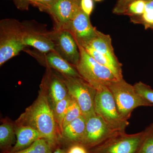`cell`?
<instances>
[{
  "mask_svg": "<svg viewBox=\"0 0 153 153\" xmlns=\"http://www.w3.org/2000/svg\"><path fill=\"white\" fill-rule=\"evenodd\" d=\"M52 149L44 139L40 138L35 141L29 147L19 152L4 151L3 153H52Z\"/></svg>",
  "mask_w": 153,
  "mask_h": 153,
  "instance_id": "21",
  "label": "cell"
},
{
  "mask_svg": "<svg viewBox=\"0 0 153 153\" xmlns=\"http://www.w3.org/2000/svg\"><path fill=\"white\" fill-rule=\"evenodd\" d=\"M75 1H76L77 2H78V3H79V4H80V1H81V0H75Z\"/></svg>",
  "mask_w": 153,
  "mask_h": 153,
  "instance_id": "32",
  "label": "cell"
},
{
  "mask_svg": "<svg viewBox=\"0 0 153 153\" xmlns=\"http://www.w3.org/2000/svg\"><path fill=\"white\" fill-rule=\"evenodd\" d=\"M38 57L46 67L54 69L66 77H81L76 68L57 52H50Z\"/></svg>",
  "mask_w": 153,
  "mask_h": 153,
  "instance_id": "14",
  "label": "cell"
},
{
  "mask_svg": "<svg viewBox=\"0 0 153 153\" xmlns=\"http://www.w3.org/2000/svg\"><path fill=\"white\" fill-rule=\"evenodd\" d=\"M62 76L68 95L78 105L85 119L95 114L94 100L96 89L81 77Z\"/></svg>",
  "mask_w": 153,
  "mask_h": 153,
  "instance_id": "7",
  "label": "cell"
},
{
  "mask_svg": "<svg viewBox=\"0 0 153 153\" xmlns=\"http://www.w3.org/2000/svg\"><path fill=\"white\" fill-rule=\"evenodd\" d=\"M86 121L82 115L72 121L63 128L61 137L70 145L81 144L85 134Z\"/></svg>",
  "mask_w": 153,
  "mask_h": 153,
  "instance_id": "16",
  "label": "cell"
},
{
  "mask_svg": "<svg viewBox=\"0 0 153 153\" xmlns=\"http://www.w3.org/2000/svg\"><path fill=\"white\" fill-rule=\"evenodd\" d=\"M40 88L38 97L16 121L15 126L35 129L53 150L59 144L61 134L47 92L42 85Z\"/></svg>",
  "mask_w": 153,
  "mask_h": 153,
  "instance_id": "1",
  "label": "cell"
},
{
  "mask_svg": "<svg viewBox=\"0 0 153 153\" xmlns=\"http://www.w3.org/2000/svg\"><path fill=\"white\" fill-rule=\"evenodd\" d=\"M149 131V126L136 134L119 133L89 149L88 152L89 153H137Z\"/></svg>",
  "mask_w": 153,
  "mask_h": 153,
  "instance_id": "5",
  "label": "cell"
},
{
  "mask_svg": "<svg viewBox=\"0 0 153 153\" xmlns=\"http://www.w3.org/2000/svg\"><path fill=\"white\" fill-rule=\"evenodd\" d=\"M80 8L75 0H55L46 10L55 20L56 29H66Z\"/></svg>",
  "mask_w": 153,
  "mask_h": 153,
  "instance_id": "12",
  "label": "cell"
},
{
  "mask_svg": "<svg viewBox=\"0 0 153 153\" xmlns=\"http://www.w3.org/2000/svg\"><path fill=\"white\" fill-rule=\"evenodd\" d=\"M82 47L96 61L100 64L109 68L117 79H120L123 78L122 64L120 63H115L106 55L101 54L88 45H85Z\"/></svg>",
  "mask_w": 153,
  "mask_h": 153,
  "instance_id": "18",
  "label": "cell"
},
{
  "mask_svg": "<svg viewBox=\"0 0 153 153\" xmlns=\"http://www.w3.org/2000/svg\"><path fill=\"white\" fill-rule=\"evenodd\" d=\"M41 85L46 90L53 109L58 102L64 99L68 95L63 76L49 67H47Z\"/></svg>",
  "mask_w": 153,
  "mask_h": 153,
  "instance_id": "11",
  "label": "cell"
},
{
  "mask_svg": "<svg viewBox=\"0 0 153 153\" xmlns=\"http://www.w3.org/2000/svg\"><path fill=\"white\" fill-rule=\"evenodd\" d=\"M15 126L9 121L5 120L0 126V148L4 151L12 147L15 142Z\"/></svg>",
  "mask_w": 153,
  "mask_h": 153,
  "instance_id": "19",
  "label": "cell"
},
{
  "mask_svg": "<svg viewBox=\"0 0 153 153\" xmlns=\"http://www.w3.org/2000/svg\"><path fill=\"white\" fill-rule=\"evenodd\" d=\"M82 115V111L80 107L76 101L71 98L67 112L63 120V129L72 121Z\"/></svg>",
  "mask_w": 153,
  "mask_h": 153,
  "instance_id": "22",
  "label": "cell"
},
{
  "mask_svg": "<svg viewBox=\"0 0 153 153\" xmlns=\"http://www.w3.org/2000/svg\"><path fill=\"white\" fill-rule=\"evenodd\" d=\"M71 99L70 96L68 95L66 98L58 102L53 108L55 120L58 125L61 134L63 130V120L67 112Z\"/></svg>",
  "mask_w": 153,
  "mask_h": 153,
  "instance_id": "20",
  "label": "cell"
},
{
  "mask_svg": "<svg viewBox=\"0 0 153 153\" xmlns=\"http://www.w3.org/2000/svg\"><path fill=\"white\" fill-rule=\"evenodd\" d=\"M138 0H119L113 10V13L117 14H124L130 4ZM147 1L150 0H143Z\"/></svg>",
  "mask_w": 153,
  "mask_h": 153,
  "instance_id": "27",
  "label": "cell"
},
{
  "mask_svg": "<svg viewBox=\"0 0 153 153\" xmlns=\"http://www.w3.org/2000/svg\"><path fill=\"white\" fill-rule=\"evenodd\" d=\"M149 126V131L137 153H153V123Z\"/></svg>",
  "mask_w": 153,
  "mask_h": 153,
  "instance_id": "26",
  "label": "cell"
},
{
  "mask_svg": "<svg viewBox=\"0 0 153 153\" xmlns=\"http://www.w3.org/2000/svg\"><path fill=\"white\" fill-rule=\"evenodd\" d=\"M55 1V0H32L31 2L39 6L43 10H46Z\"/></svg>",
  "mask_w": 153,
  "mask_h": 153,
  "instance_id": "30",
  "label": "cell"
},
{
  "mask_svg": "<svg viewBox=\"0 0 153 153\" xmlns=\"http://www.w3.org/2000/svg\"><path fill=\"white\" fill-rule=\"evenodd\" d=\"M146 1L138 0L130 4L125 13L126 15L140 16L144 13Z\"/></svg>",
  "mask_w": 153,
  "mask_h": 153,
  "instance_id": "24",
  "label": "cell"
},
{
  "mask_svg": "<svg viewBox=\"0 0 153 153\" xmlns=\"http://www.w3.org/2000/svg\"><path fill=\"white\" fill-rule=\"evenodd\" d=\"M85 45H88L101 54L106 55L115 63H120L115 55L111 38L109 35L98 31L97 36Z\"/></svg>",
  "mask_w": 153,
  "mask_h": 153,
  "instance_id": "17",
  "label": "cell"
},
{
  "mask_svg": "<svg viewBox=\"0 0 153 153\" xmlns=\"http://www.w3.org/2000/svg\"><path fill=\"white\" fill-rule=\"evenodd\" d=\"M16 141L10 152H19L29 147L39 139L42 138L38 131L29 126H15Z\"/></svg>",
  "mask_w": 153,
  "mask_h": 153,
  "instance_id": "15",
  "label": "cell"
},
{
  "mask_svg": "<svg viewBox=\"0 0 153 153\" xmlns=\"http://www.w3.org/2000/svg\"><path fill=\"white\" fill-rule=\"evenodd\" d=\"M67 153H89L88 149L81 144L70 145Z\"/></svg>",
  "mask_w": 153,
  "mask_h": 153,
  "instance_id": "29",
  "label": "cell"
},
{
  "mask_svg": "<svg viewBox=\"0 0 153 153\" xmlns=\"http://www.w3.org/2000/svg\"><path fill=\"white\" fill-rule=\"evenodd\" d=\"M65 29L70 31L76 44L82 47L87 45L98 32L91 25L89 16L85 14L81 8Z\"/></svg>",
  "mask_w": 153,
  "mask_h": 153,
  "instance_id": "10",
  "label": "cell"
},
{
  "mask_svg": "<svg viewBox=\"0 0 153 153\" xmlns=\"http://www.w3.org/2000/svg\"><path fill=\"white\" fill-rule=\"evenodd\" d=\"M26 1H28L30 2H31V1H32V0H26Z\"/></svg>",
  "mask_w": 153,
  "mask_h": 153,
  "instance_id": "34",
  "label": "cell"
},
{
  "mask_svg": "<svg viewBox=\"0 0 153 153\" xmlns=\"http://www.w3.org/2000/svg\"><path fill=\"white\" fill-rule=\"evenodd\" d=\"M140 17V20L145 27L153 28V0L146 1L144 13Z\"/></svg>",
  "mask_w": 153,
  "mask_h": 153,
  "instance_id": "23",
  "label": "cell"
},
{
  "mask_svg": "<svg viewBox=\"0 0 153 153\" xmlns=\"http://www.w3.org/2000/svg\"><path fill=\"white\" fill-rule=\"evenodd\" d=\"M86 120L85 134L81 144L88 149L100 144L117 134L123 132L111 127L96 114Z\"/></svg>",
  "mask_w": 153,
  "mask_h": 153,
  "instance_id": "8",
  "label": "cell"
},
{
  "mask_svg": "<svg viewBox=\"0 0 153 153\" xmlns=\"http://www.w3.org/2000/svg\"><path fill=\"white\" fill-rule=\"evenodd\" d=\"M52 153H67V152L62 149L57 148L54 152H52Z\"/></svg>",
  "mask_w": 153,
  "mask_h": 153,
  "instance_id": "31",
  "label": "cell"
},
{
  "mask_svg": "<svg viewBox=\"0 0 153 153\" xmlns=\"http://www.w3.org/2000/svg\"><path fill=\"white\" fill-rule=\"evenodd\" d=\"M138 93L153 105V89L143 82H139L134 85Z\"/></svg>",
  "mask_w": 153,
  "mask_h": 153,
  "instance_id": "25",
  "label": "cell"
},
{
  "mask_svg": "<svg viewBox=\"0 0 153 153\" xmlns=\"http://www.w3.org/2000/svg\"><path fill=\"white\" fill-rule=\"evenodd\" d=\"M94 110L111 127L117 131L125 132L129 123L120 114L112 94L105 85L97 90Z\"/></svg>",
  "mask_w": 153,
  "mask_h": 153,
  "instance_id": "6",
  "label": "cell"
},
{
  "mask_svg": "<svg viewBox=\"0 0 153 153\" xmlns=\"http://www.w3.org/2000/svg\"><path fill=\"white\" fill-rule=\"evenodd\" d=\"M49 33L55 44V52L75 67L79 62L80 53L70 31L60 28Z\"/></svg>",
  "mask_w": 153,
  "mask_h": 153,
  "instance_id": "9",
  "label": "cell"
},
{
  "mask_svg": "<svg viewBox=\"0 0 153 153\" xmlns=\"http://www.w3.org/2000/svg\"><path fill=\"white\" fill-rule=\"evenodd\" d=\"M80 7L82 10L90 16L94 8L93 0H81L80 2Z\"/></svg>",
  "mask_w": 153,
  "mask_h": 153,
  "instance_id": "28",
  "label": "cell"
},
{
  "mask_svg": "<svg viewBox=\"0 0 153 153\" xmlns=\"http://www.w3.org/2000/svg\"><path fill=\"white\" fill-rule=\"evenodd\" d=\"M25 26L18 20L4 19L0 22V66L24 50Z\"/></svg>",
  "mask_w": 153,
  "mask_h": 153,
  "instance_id": "2",
  "label": "cell"
},
{
  "mask_svg": "<svg viewBox=\"0 0 153 153\" xmlns=\"http://www.w3.org/2000/svg\"><path fill=\"white\" fill-rule=\"evenodd\" d=\"M94 1H102V0H94Z\"/></svg>",
  "mask_w": 153,
  "mask_h": 153,
  "instance_id": "33",
  "label": "cell"
},
{
  "mask_svg": "<svg viewBox=\"0 0 153 153\" xmlns=\"http://www.w3.org/2000/svg\"><path fill=\"white\" fill-rule=\"evenodd\" d=\"M77 45L80 58L75 68L84 80L97 90L101 86H107L111 82L118 79L109 68L100 64L82 46Z\"/></svg>",
  "mask_w": 153,
  "mask_h": 153,
  "instance_id": "4",
  "label": "cell"
},
{
  "mask_svg": "<svg viewBox=\"0 0 153 153\" xmlns=\"http://www.w3.org/2000/svg\"><path fill=\"white\" fill-rule=\"evenodd\" d=\"M23 42L26 47H34L41 53L55 52V44L49 33H41L25 26Z\"/></svg>",
  "mask_w": 153,
  "mask_h": 153,
  "instance_id": "13",
  "label": "cell"
},
{
  "mask_svg": "<svg viewBox=\"0 0 153 153\" xmlns=\"http://www.w3.org/2000/svg\"><path fill=\"white\" fill-rule=\"evenodd\" d=\"M107 87L114 98L119 113L123 118L128 120L133 111L140 106H153L139 94L134 85L126 82L123 78L110 83Z\"/></svg>",
  "mask_w": 153,
  "mask_h": 153,
  "instance_id": "3",
  "label": "cell"
}]
</instances>
